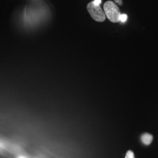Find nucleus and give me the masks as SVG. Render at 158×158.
Listing matches in <instances>:
<instances>
[{"label": "nucleus", "instance_id": "obj_1", "mask_svg": "<svg viewBox=\"0 0 158 158\" xmlns=\"http://www.w3.org/2000/svg\"><path fill=\"white\" fill-rule=\"evenodd\" d=\"M106 16L112 23H118L121 12L118 6L113 1H108L104 4Z\"/></svg>", "mask_w": 158, "mask_h": 158}, {"label": "nucleus", "instance_id": "obj_2", "mask_svg": "<svg viewBox=\"0 0 158 158\" xmlns=\"http://www.w3.org/2000/svg\"><path fill=\"white\" fill-rule=\"evenodd\" d=\"M87 8L91 17L97 22H103L106 20V16L101 6L95 5L93 2H90L87 6Z\"/></svg>", "mask_w": 158, "mask_h": 158}, {"label": "nucleus", "instance_id": "obj_3", "mask_svg": "<svg viewBox=\"0 0 158 158\" xmlns=\"http://www.w3.org/2000/svg\"><path fill=\"white\" fill-rule=\"evenodd\" d=\"M153 136L149 133L143 134L141 136V139L142 143L146 145H150L153 141Z\"/></svg>", "mask_w": 158, "mask_h": 158}, {"label": "nucleus", "instance_id": "obj_4", "mask_svg": "<svg viewBox=\"0 0 158 158\" xmlns=\"http://www.w3.org/2000/svg\"><path fill=\"white\" fill-rule=\"evenodd\" d=\"M125 158H135L134 153L132 151L130 150L126 153V156Z\"/></svg>", "mask_w": 158, "mask_h": 158}, {"label": "nucleus", "instance_id": "obj_5", "mask_svg": "<svg viewBox=\"0 0 158 158\" xmlns=\"http://www.w3.org/2000/svg\"><path fill=\"white\" fill-rule=\"evenodd\" d=\"M127 19V15L126 14H121L119 17V21L124 23Z\"/></svg>", "mask_w": 158, "mask_h": 158}, {"label": "nucleus", "instance_id": "obj_6", "mask_svg": "<svg viewBox=\"0 0 158 158\" xmlns=\"http://www.w3.org/2000/svg\"><path fill=\"white\" fill-rule=\"evenodd\" d=\"M93 3L97 6H100V4L102 3V0H94L93 1Z\"/></svg>", "mask_w": 158, "mask_h": 158}, {"label": "nucleus", "instance_id": "obj_7", "mask_svg": "<svg viewBox=\"0 0 158 158\" xmlns=\"http://www.w3.org/2000/svg\"><path fill=\"white\" fill-rule=\"evenodd\" d=\"M114 1L119 6H123V2L122 0H114Z\"/></svg>", "mask_w": 158, "mask_h": 158}, {"label": "nucleus", "instance_id": "obj_8", "mask_svg": "<svg viewBox=\"0 0 158 158\" xmlns=\"http://www.w3.org/2000/svg\"><path fill=\"white\" fill-rule=\"evenodd\" d=\"M25 158V157H23V156H21V157H19V158Z\"/></svg>", "mask_w": 158, "mask_h": 158}]
</instances>
